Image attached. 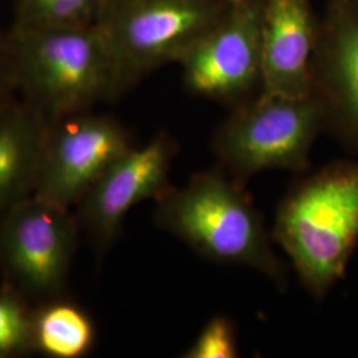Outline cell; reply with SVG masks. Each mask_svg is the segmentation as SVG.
I'll return each mask as SVG.
<instances>
[{
  "label": "cell",
  "mask_w": 358,
  "mask_h": 358,
  "mask_svg": "<svg viewBox=\"0 0 358 358\" xmlns=\"http://www.w3.org/2000/svg\"><path fill=\"white\" fill-rule=\"evenodd\" d=\"M226 0H106L96 26L110 57L109 101L177 63L227 13Z\"/></svg>",
  "instance_id": "4"
},
{
  "label": "cell",
  "mask_w": 358,
  "mask_h": 358,
  "mask_svg": "<svg viewBox=\"0 0 358 358\" xmlns=\"http://www.w3.org/2000/svg\"><path fill=\"white\" fill-rule=\"evenodd\" d=\"M327 129L358 149V3L329 0L312 63Z\"/></svg>",
  "instance_id": "10"
},
{
  "label": "cell",
  "mask_w": 358,
  "mask_h": 358,
  "mask_svg": "<svg viewBox=\"0 0 358 358\" xmlns=\"http://www.w3.org/2000/svg\"><path fill=\"white\" fill-rule=\"evenodd\" d=\"M32 316L26 294L11 282L0 287V358L32 350Z\"/></svg>",
  "instance_id": "15"
},
{
  "label": "cell",
  "mask_w": 358,
  "mask_h": 358,
  "mask_svg": "<svg viewBox=\"0 0 358 358\" xmlns=\"http://www.w3.org/2000/svg\"><path fill=\"white\" fill-rule=\"evenodd\" d=\"M13 76L10 64L8 34L0 28V105L10 101L8 96L13 92Z\"/></svg>",
  "instance_id": "17"
},
{
  "label": "cell",
  "mask_w": 358,
  "mask_h": 358,
  "mask_svg": "<svg viewBox=\"0 0 358 358\" xmlns=\"http://www.w3.org/2000/svg\"><path fill=\"white\" fill-rule=\"evenodd\" d=\"M239 356L234 321L217 315L207 321L195 341L183 353L185 358H235Z\"/></svg>",
  "instance_id": "16"
},
{
  "label": "cell",
  "mask_w": 358,
  "mask_h": 358,
  "mask_svg": "<svg viewBox=\"0 0 358 358\" xmlns=\"http://www.w3.org/2000/svg\"><path fill=\"white\" fill-rule=\"evenodd\" d=\"M155 202L157 226L198 255L250 267L284 285V266L272 248L262 214L243 183L223 170L198 173L186 186H171Z\"/></svg>",
  "instance_id": "2"
},
{
  "label": "cell",
  "mask_w": 358,
  "mask_h": 358,
  "mask_svg": "<svg viewBox=\"0 0 358 358\" xmlns=\"http://www.w3.org/2000/svg\"><path fill=\"white\" fill-rule=\"evenodd\" d=\"M272 239L316 299L344 279L358 245L357 161H336L294 183L279 205Z\"/></svg>",
  "instance_id": "1"
},
{
  "label": "cell",
  "mask_w": 358,
  "mask_h": 358,
  "mask_svg": "<svg viewBox=\"0 0 358 358\" xmlns=\"http://www.w3.org/2000/svg\"><path fill=\"white\" fill-rule=\"evenodd\" d=\"M178 145L159 131L141 148H130L118 157L77 205L78 224L93 244L105 250L118 238L124 220L134 206L157 201L171 185L170 167Z\"/></svg>",
  "instance_id": "9"
},
{
  "label": "cell",
  "mask_w": 358,
  "mask_h": 358,
  "mask_svg": "<svg viewBox=\"0 0 358 358\" xmlns=\"http://www.w3.org/2000/svg\"><path fill=\"white\" fill-rule=\"evenodd\" d=\"M69 208L35 195L0 217V266L26 296L53 299L64 289L78 242Z\"/></svg>",
  "instance_id": "7"
},
{
  "label": "cell",
  "mask_w": 358,
  "mask_h": 358,
  "mask_svg": "<svg viewBox=\"0 0 358 358\" xmlns=\"http://www.w3.org/2000/svg\"><path fill=\"white\" fill-rule=\"evenodd\" d=\"M96 343L90 315L75 303L57 297L34 309L32 350L50 358L87 356Z\"/></svg>",
  "instance_id": "13"
},
{
  "label": "cell",
  "mask_w": 358,
  "mask_h": 358,
  "mask_svg": "<svg viewBox=\"0 0 358 358\" xmlns=\"http://www.w3.org/2000/svg\"><path fill=\"white\" fill-rule=\"evenodd\" d=\"M178 64L192 96L231 109L255 97L263 85V0L231 3Z\"/></svg>",
  "instance_id": "6"
},
{
  "label": "cell",
  "mask_w": 358,
  "mask_h": 358,
  "mask_svg": "<svg viewBox=\"0 0 358 358\" xmlns=\"http://www.w3.org/2000/svg\"><path fill=\"white\" fill-rule=\"evenodd\" d=\"M130 148L128 130L110 115L85 110L50 121L34 195L71 210Z\"/></svg>",
  "instance_id": "8"
},
{
  "label": "cell",
  "mask_w": 358,
  "mask_h": 358,
  "mask_svg": "<svg viewBox=\"0 0 358 358\" xmlns=\"http://www.w3.org/2000/svg\"><path fill=\"white\" fill-rule=\"evenodd\" d=\"M327 115L320 99L259 93L231 109L213 138L222 170L243 183L266 170L301 173Z\"/></svg>",
  "instance_id": "5"
},
{
  "label": "cell",
  "mask_w": 358,
  "mask_h": 358,
  "mask_svg": "<svg viewBox=\"0 0 358 358\" xmlns=\"http://www.w3.org/2000/svg\"><path fill=\"white\" fill-rule=\"evenodd\" d=\"M226 1H229V3H235V1H241V0H226Z\"/></svg>",
  "instance_id": "18"
},
{
  "label": "cell",
  "mask_w": 358,
  "mask_h": 358,
  "mask_svg": "<svg viewBox=\"0 0 358 358\" xmlns=\"http://www.w3.org/2000/svg\"><path fill=\"white\" fill-rule=\"evenodd\" d=\"M352 1H356V3H358V0H352Z\"/></svg>",
  "instance_id": "19"
},
{
  "label": "cell",
  "mask_w": 358,
  "mask_h": 358,
  "mask_svg": "<svg viewBox=\"0 0 358 358\" xmlns=\"http://www.w3.org/2000/svg\"><path fill=\"white\" fill-rule=\"evenodd\" d=\"M7 34L13 90L48 121L109 101L112 65L96 24L13 23Z\"/></svg>",
  "instance_id": "3"
},
{
  "label": "cell",
  "mask_w": 358,
  "mask_h": 358,
  "mask_svg": "<svg viewBox=\"0 0 358 358\" xmlns=\"http://www.w3.org/2000/svg\"><path fill=\"white\" fill-rule=\"evenodd\" d=\"M106 0H13V23L38 27L94 26Z\"/></svg>",
  "instance_id": "14"
},
{
  "label": "cell",
  "mask_w": 358,
  "mask_h": 358,
  "mask_svg": "<svg viewBox=\"0 0 358 358\" xmlns=\"http://www.w3.org/2000/svg\"><path fill=\"white\" fill-rule=\"evenodd\" d=\"M320 19L310 0H263V85L260 93H313L312 63Z\"/></svg>",
  "instance_id": "11"
},
{
  "label": "cell",
  "mask_w": 358,
  "mask_h": 358,
  "mask_svg": "<svg viewBox=\"0 0 358 358\" xmlns=\"http://www.w3.org/2000/svg\"><path fill=\"white\" fill-rule=\"evenodd\" d=\"M48 125L22 100L0 105V217L34 195Z\"/></svg>",
  "instance_id": "12"
}]
</instances>
